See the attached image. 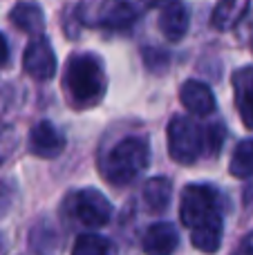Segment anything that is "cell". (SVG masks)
<instances>
[{
  "label": "cell",
  "mask_w": 253,
  "mask_h": 255,
  "mask_svg": "<svg viewBox=\"0 0 253 255\" xmlns=\"http://www.w3.org/2000/svg\"><path fill=\"white\" fill-rule=\"evenodd\" d=\"M173 197V184L166 177H152L143 186V204L150 213H164Z\"/></svg>",
  "instance_id": "2e32d148"
},
{
  "label": "cell",
  "mask_w": 253,
  "mask_h": 255,
  "mask_svg": "<svg viewBox=\"0 0 253 255\" xmlns=\"http://www.w3.org/2000/svg\"><path fill=\"white\" fill-rule=\"evenodd\" d=\"M251 0H220L211 13V25L218 31H229L245 18Z\"/></svg>",
  "instance_id": "5bb4252c"
},
{
  "label": "cell",
  "mask_w": 253,
  "mask_h": 255,
  "mask_svg": "<svg viewBox=\"0 0 253 255\" xmlns=\"http://www.w3.org/2000/svg\"><path fill=\"white\" fill-rule=\"evenodd\" d=\"M22 67L34 81H52L56 76V54L45 36H36L27 43L22 54Z\"/></svg>",
  "instance_id": "52a82bcc"
},
{
  "label": "cell",
  "mask_w": 253,
  "mask_h": 255,
  "mask_svg": "<svg viewBox=\"0 0 253 255\" xmlns=\"http://www.w3.org/2000/svg\"><path fill=\"white\" fill-rule=\"evenodd\" d=\"M233 255H253V233L245 235V238L240 240V244L236 247Z\"/></svg>",
  "instance_id": "603a6c76"
},
{
  "label": "cell",
  "mask_w": 253,
  "mask_h": 255,
  "mask_svg": "<svg viewBox=\"0 0 253 255\" xmlns=\"http://www.w3.org/2000/svg\"><path fill=\"white\" fill-rule=\"evenodd\" d=\"M222 233H224L222 215H215L202 226L191 231V242L202 253H215L220 249V244H222Z\"/></svg>",
  "instance_id": "9a60e30c"
},
{
  "label": "cell",
  "mask_w": 253,
  "mask_h": 255,
  "mask_svg": "<svg viewBox=\"0 0 253 255\" xmlns=\"http://www.w3.org/2000/svg\"><path fill=\"white\" fill-rule=\"evenodd\" d=\"M16 145H18L16 128L0 121V166H2V163L11 157V152L16 150Z\"/></svg>",
  "instance_id": "ffe728a7"
},
{
  "label": "cell",
  "mask_w": 253,
  "mask_h": 255,
  "mask_svg": "<svg viewBox=\"0 0 253 255\" xmlns=\"http://www.w3.org/2000/svg\"><path fill=\"white\" fill-rule=\"evenodd\" d=\"M45 242H49V247H56L58 240H56V233H54L52 226H36L34 231H31V238H29V244L31 249H34L36 253H47L45 251Z\"/></svg>",
  "instance_id": "44dd1931"
},
{
  "label": "cell",
  "mask_w": 253,
  "mask_h": 255,
  "mask_svg": "<svg viewBox=\"0 0 253 255\" xmlns=\"http://www.w3.org/2000/svg\"><path fill=\"white\" fill-rule=\"evenodd\" d=\"M188 27H191V11H188L186 4L177 2L170 4V7H164V11L159 16V29L164 31L166 40L179 43L186 36Z\"/></svg>",
  "instance_id": "7c38bea8"
},
{
  "label": "cell",
  "mask_w": 253,
  "mask_h": 255,
  "mask_svg": "<svg viewBox=\"0 0 253 255\" xmlns=\"http://www.w3.org/2000/svg\"><path fill=\"white\" fill-rule=\"evenodd\" d=\"M16 195H18V188L11 179H0V217L11 211L13 202H16Z\"/></svg>",
  "instance_id": "7402d4cb"
},
{
  "label": "cell",
  "mask_w": 253,
  "mask_h": 255,
  "mask_svg": "<svg viewBox=\"0 0 253 255\" xmlns=\"http://www.w3.org/2000/svg\"><path fill=\"white\" fill-rule=\"evenodd\" d=\"M72 255H110V242L97 233H83L76 238Z\"/></svg>",
  "instance_id": "ac0fdd59"
},
{
  "label": "cell",
  "mask_w": 253,
  "mask_h": 255,
  "mask_svg": "<svg viewBox=\"0 0 253 255\" xmlns=\"http://www.w3.org/2000/svg\"><path fill=\"white\" fill-rule=\"evenodd\" d=\"M9 22L16 29L25 31V34L40 36V31L45 29V13L38 4L34 2H18L16 7L9 11Z\"/></svg>",
  "instance_id": "4fadbf2b"
},
{
  "label": "cell",
  "mask_w": 253,
  "mask_h": 255,
  "mask_svg": "<svg viewBox=\"0 0 253 255\" xmlns=\"http://www.w3.org/2000/svg\"><path fill=\"white\" fill-rule=\"evenodd\" d=\"M179 244V233L170 222H157L148 226L143 235V251L146 255H173Z\"/></svg>",
  "instance_id": "30bf717a"
},
{
  "label": "cell",
  "mask_w": 253,
  "mask_h": 255,
  "mask_svg": "<svg viewBox=\"0 0 253 255\" xmlns=\"http://www.w3.org/2000/svg\"><path fill=\"white\" fill-rule=\"evenodd\" d=\"M229 172L238 179L253 177V139H245L236 145L231 163H229Z\"/></svg>",
  "instance_id": "e0dca14e"
},
{
  "label": "cell",
  "mask_w": 253,
  "mask_h": 255,
  "mask_svg": "<svg viewBox=\"0 0 253 255\" xmlns=\"http://www.w3.org/2000/svg\"><path fill=\"white\" fill-rule=\"evenodd\" d=\"M168 152L182 166L195 163L204 154V128L188 117H173L168 124Z\"/></svg>",
  "instance_id": "277c9868"
},
{
  "label": "cell",
  "mask_w": 253,
  "mask_h": 255,
  "mask_svg": "<svg viewBox=\"0 0 253 255\" xmlns=\"http://www.w3.org/2000/svg\"><path fill=\"white\" fill-rule=\"evenodd\" d=\"M233 92L242 124L253 130V67H242L233 74Z\"/></svg>",
  "instance_id": "8fae6325"
},
{
  "label": "cell",
  "mask_w": 253,
  "mask_h": 255,
  "mask_svg": "<svg viewBox=\"0 0 253 255\" xmlns=\"http://www.w3.org/2000/svg\"><path fill=\"white\" fill-rule=\"evenodd\" d=\"M67 208L70 215L85 229H101L112 217V204L97 188H83L72 193L67 199Z\"/></svg>",
  "instance_id": "5b68a950"
},
{
  "label": "cell",
  "mask_w": 253,
  "mask_h": 255,
  "mask_svg": "<svg viewBox=\"0 0 253 255\" xmlns=\"http://www.w3.org/2000/svg\"><path fill=\"white\" fill-rule=\"evenodd\" d=\"M9 61V45H7V38L0 34V67L7 65Z\"/></svg>",
  "instance_id": "cb8c5ba5"
},
{
  "label": "cell",
  "mask_w": 253,
  "mask_h": 255,
  "mask_svg": "<svg viewBox=\"0 0 253 255\" xmlns=\"http://www.w3.org/2000/svg\"><path fill=\"white\" fill-rule=\"evenodd\" d=\"M29 152L40 159H56L65 150V136L49 121H38L29 130Z\"/></svg>",
  "instance_id": "ba28073f"
},
{
  "label": "cell",
  "mask_w": 253,
  "mask_h": 255,
  "mask_svg": "<svg viewBox=\"0 0 253 255\" xmlns=\"http://www.w3.org/2000/svg\"><path fill=\"white\" fill-rule=\"evenodd\" d=\"M224 130L222 124H211L204 128V154H218L224 143Z\"/></svg>",
  "instance_id": "d6986e66"
},
{
  "label": "cell",
  "mask_w": 253,
  "mask_h": 255,
  "mask_svg": "<svg viewBox=\"0 0 253 255\" xmlns=\"http://www.w3.org/2000/svg\"><path fill=\"white\" fill-rule=\"evenodd\" d=\"M215 215H220L218 193H215L211 186L191 184L184 188L182 204H179V217H182L184 226H188V229L193 231Z\"/></svg>",
  "instance_id": "8992f818"
},
{
  "label": "cell",
  "mask_w": 253,
  "mask_h": 255,
  "mask_svg": "<svg viewBox=\"0 0 253 255\" xmlns=\"http://www.w3.org/2000/svg\"><path fill=\"white\" fill-rule=\"evenodd\" d=\"M63 90L76 110L99 106L108 92V76L101 58L90 52L72 54L63 74Z\"/></svg>",
  "instance_id": "6da1fadb"
},
{
  "label": "cell",
  "mask_w": 253,
  "mask_h": 255,
  "mask_svg": "<svg viewBox=\"0 0 253 255\" xmlns=\"http://www.w3.org/2000/svg\"><path fill=\"white\" fill-rule=\"evenodd\" d=\"M143 0H83L79 18L90 27L103 29H128L141 16Z\"/></svg>",
  "instance_id": "3957f363"
},
{
  "label": "cell",
  "mask_w": 253,
  "mask_h": 255,
  "mask_svg": "<svg viewBox=\"0 0 253 255\" xmlns=\"http://www.w3.org/2000/svg\"><path fill=\"white\" fill-rule=\"evenodd\" d=\"M179 99H182L184 108L195 117H209L215 110V97L211 88L202 81L188 79L179 90Z\"/></svg>",
  "instance_id": "9c48e42d"
},
{
  "label": "cell",
  "mask_w": 253,
  "mask_h": 255,
  "mask_svg": "<svg viewBox=\"0 0 253 255\" xmlns=\"http://www.w3.org/2000/svg\"><path fill=\"white\" fill-rule=\"evenodd\" d=\"M182 0H143L146 7H170V4H177Z\"/></svg>",
  "instance_id": "d4e9b609"
},
{
  "label": "cell",
  "mask_w": 253,
  "mask_h": 255,
  "mask_svg": "<svg viewBox=\"0 0 253 255\" xmlns=\"http://www.w3.org/2000/svg\"><path fill=\"white\" fill-rule=\"evenodd\" d=\"M150 163L148 141L139 136H126L115 143L101 159V172L112 186H128L141 175Z\"/></svg>",
  "instance_id": "7a4b0ae2"
}]
</instances>
